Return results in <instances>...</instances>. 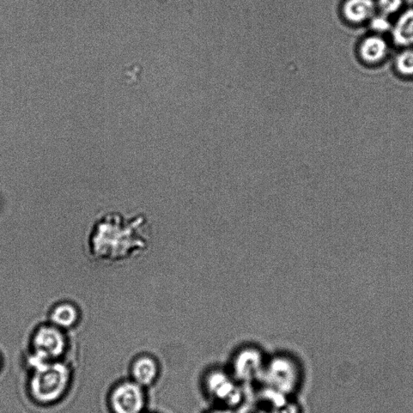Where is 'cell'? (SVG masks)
<instances>
[{"mask_svg":"<svg viewBox=\"0 0 413 413\" xmlns=\"http://www.w3.org/2000/svg\"><path fill=\"white\" fill-rule=\"evenodd\" d=\"M150 242V229L147 218L109 211L93 224L88 248L90 256L97 262L115 264L144 253Z\"/></svg>","mask_w":413,"mask_h":413,"instance_id":"obj_1","label":"cell"},{"mask_svg":"<svg viewBox=\"0 0 413 413\" xmlns=\"http://www.w3.org/2000/svg\"><path fill=\"white\" fill-rule=\"evenodd\" d=\"M303 380L301 362L288 352L268 355L262 378L257 386L266 407L294 399Z\"/></svg>","mask_w":413,"mask_h":413,"instance_id":"obj_2","label":"cell"},{"mask_svg":"<svg viewBox=\"0 0 413 413\" xmlns=\"http://www.w3.org/2000/svg\"><path fill=\"white\" fill-rule=\"evenodd\" d=\"M32 368L28 390L36 402L50 404L63 397L70 381V370L66 364L59 361L41 362Z\"/></svg>","mask_w":413,"mask_h":413,"instance_id":"obj_3","label":"cell"},{"mask_svg":"<svg viewBox=\"0 0 413 413\" xmlns=\"http://www.w3.org/2000/svg\"><path fill=\"white\" fill-rule=\"evenodd\" d=\"M202 388L214 407L241 409L246 399V388L236 380L229 369L214 367L205 370Z\"/></svg>","mask_w":413,"mask_h":413,"instance_id":"obj_4","label":"cell"},{"mask_svg":"<svg viewBox=\"0 0 413 413\" xmlns=\"http://www.w3.org/2000/svg\"><path fill=\"white\" fill-rule=\"evenodd\" d=\"M264 350L254 344H246L236 349L231 356L228 369L234 377L246 390L258 386L267 360Z\"/></svg>","mask_w":413,"mask_h":413,"instance_id":"obj_5","label":"cell"},{"mask_svg":"<svg viewBox=\"0 0 413 413\" xmlns=\"http://www.w3.org/2000/svg\"><path fill=\"white\" fill-rule=\"evenodd\" d=\"M66 338L63 330L50 324L36 328L33 334L30 367L41 362L58 361L66 349Z\"/></svg>","mask_w":413,"mask_h":413,"instance_id":"obj_6","label":"cell"},{"mask_svg":"<svg viewBox=\"0 0 413 413\" xmlns=\"http://www.w3.org/2000/svg\"><path fill=\"white\" fill-rule=\"evenodd\" d=\"M109 405L113 413H143L147 405L145 388L132 380L121 382L109 394Z\"/></svg>","mask_w":413,"mask_h":413,"instance_id":"obj_7","label":"cell"},{"mask_svg":"<svg viewBox=\"0 0 413 413\" xmlns=\"http://www.w3.org/2000/svg\"><path fill=\"white\" fill-rule=\"evenodd\" d=\"M160 375L159 361L150 355H142L132 362V380L144 388L155 384Z\"/></svg>","mask_w":413,"mask_h":413,"instance_id":"obj_8","label":"cell"},{"mask_svg":"<svg viewBox=\"0 0 413 413\" xmlns=\"http://www.w3.org/2000/svg\"><path fill=\"white\" fill-rule=\"evenodd\" d=\"M80 320V311L70 302H61L54 306L50 313L51 323L61 330L70 329Z\"/></svg>","mask_w":413,"mask_h":413,"instance_id":"obj_9","label":"cell"},{"mask_svg":"<svg viewBox=\"0 0 413 413\" xmlns=\"http://www.w3.org/2000/svg\"><path fill=\"white\" fill-rule=\"evenodd\" d=\"M375 6L373 0H348L344 5L345 16L354 23H362L374 14Z\"/></svg>","mask_w":413,"mask_h":413,"instance_id":"obj_10","label":"cell"},{"mask_svg":"<svg viewBox=\"0 0 413 413\" xmlns=\"http://www.w3.org/2000/svg\"><path fill=\"white\" fill-rule=\"evenodd\" d=\"M386 41L379 36H370L362 42L360 48L362 58L367 63H378L386 56Z\"/></svg>","mask_w":413,"mask_h":413,"instance_id":"obj_11","label":"cell"},{"mask_svg":"<svg viewBox=\"0 0 413 413\" xmlns=\"http://www.w3.org/2000/svg\"><path fill=\"white\" fill-rule=\"evenodd\" d=\"M393 38L399 45H413V10L407 11L399 17L393 29Z\"/></svg>","mask_w":413,"mask_h":413,"instance_id":"obj_12","label":"cell"},{"mask_svg":"<svg viewBox=\"0 0 413 413\" xmlns=\"http://www.w3.org/2000/svg\"><path fill=\"white\" fill-rule=\"evenodd\" d=\"M267 413H303L302 407L294 399L267 407Z\"/></svg>","mask_w":413,"mask_h":413,"instance_id":"obj_13","label":"cell"},{"mask_svg":"<svg viewBox=\"0 0 413 413\" xmlns=\"http://www.w3.org/2000/svg\"><path fill=\"white\" fill-rule=\"evenodd\" d=\"M398 70L405 75H413V51L399 54L397 60Z\"/></svg>","mask_w":413,"mask_h":413,"instance_id":"obj_14","label":"cell"},{"mask_svg":"<svg viewBox=\"0 0 413 413\" xmlns=\"http://www.w3.org/2000/svg\"><path fill=\"white\" fill-rule=\"evenodd\" d=\"M379 6L385 15L393 14L402 6V0H379Z\"/></svg>","mask_w":413,"mask_h":413,"instance_id":"obj_15","label":"cell"},{"mask_svg":"<svg viewBox=\"0 0 413 413\" xmlns=\"http://www.w3.org/2000/svg\"><path fill=\"white\" fill-rule=\"evenodd\" d=\"M391 24L386 16H376L372 21V28L375 31L386 32L390 28Z\"/></svg>","mask_w":413,"mask_h":413,"instance_id":"obj_16","label":"cell"},{"mask_svg":"<svg viewBox=\"0 0 413 413\" xmlns=\"http://www.w3.org/2000/svg\"><path fill=\"white\" fill-rule=\"evenodd\" d=\"M204 413H243L241 409L224 408V407H214Z\"/></svg>","mask_w":413,"mask_h":413,"instance_id":"obj_17","label":"cell"}]
</instances>
